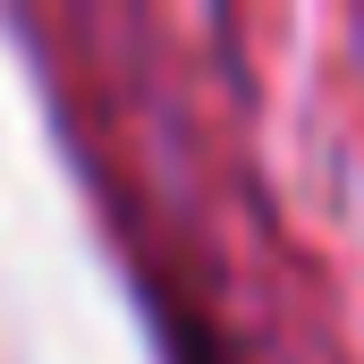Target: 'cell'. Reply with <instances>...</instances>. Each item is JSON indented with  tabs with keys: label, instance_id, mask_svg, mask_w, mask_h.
I'll return each mask as SVG.
<instances>
[{
	"label": "cell",
	"instance_id": "1",
	"mask_svg": "<svg viewBox=\"0 0 364 364\" xmlns=\"http://www.w3.org/2000/svg\"><path fill=\"white\" fill-rule=\"evenodd\" d=\"M170 364H229V356H220L203 331H178V339H170Z\"/></svg>",
	"mask_w": 364,
	"mask_h": 364
}]
</instances>
